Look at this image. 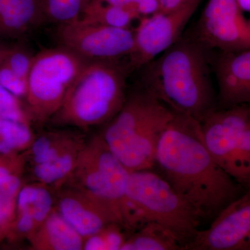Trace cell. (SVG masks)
<instances>
[{"instance_id": "cell-25", "label": "cell", "mask_w": 250, "mask_h": 250, "mask_svg": "<svg viewBox=\"0 0 250 250\" xmlns=\"http://www.w3.org/2000/svg\"><path fill=\"white\" fill-rule=\"evenodd\" d=\"M29 116L23 110L19 98L0 85V118L28 124Z\"/></svg>"}, {"instance_id": "cell-38", "label": "cell", "mask_w": 250, "mask_h": 250, "mask_svg": "<svg viewBox=\"0 0 250 250\" xmlns=\"http://www.w3.org/2000/svg\"><path fill=\"white\" fill-rule=\"evenodd\" d=\"M248 104H249V106H250V103H248Z\"/></svg>"}, {"instance_id": "cell-6", "label": "cell", "mask_w": 250, "mask_h": 250, "mask_svg": "<svg viewBox=\"0 0 250 250\" xmlns=\"http://www.w3.org/2000/svg\"><path fill=\"white\" fill-rule=\"evenodd\" d=\"M129 173L100 136L83 145L70 175L77 189L109 205L121 216L125 228L134 229L126 196Z\"/></svg>"}, {"instance_id": "cell-27", "label": "cell", "mask_w": 250, "mask_h": 250, "mask_svg": "<svg viewBox=\"0 0 250 250\" xmlns=\"http://www.w3.org/2000/svg\"><path fill=\"white\" fill-rule=\"evenodd\" d=\"M21 188V180L9 174L0 179V192L6 196L15 198Z\"/></svg>"}, {"instance_id": "cell-21", "label": "cell", "mask_w": 250, "mask_h": 250, "mask_svg": "<svg viewBox=\"0 0 250 250\" xmlns=\"http://www.w3.org/2000/svg\"><path fill=\"white\" fill-rule=\"evenodd\" d=\"M82 146L70 149L47 162L36 164L34 170L36 177L43 184H52L70 175Z\"/></svg>"}, {"instance_id": "cell-1", "label": "cell", "mask_w": 250, "mask_h": 250, "mask_svg": "<svg viewBox=\"0 0 250 250\" xmlns=\"http://www.w3.org/2000/svg\"><path fill=\"white\" fill-rule=\"evenodd\" d=\"M154 170L210 223L246 190L229 175L206 147L199 121L176 113L158 143Z\"/></svg>"}, {"instance_id": "cell-8", "label": "cell", "mask_w": 250, "mask_h": 250, "mask_svg": "<svg viewBox=\"0 0 250 250\" xmlns=\"http://www.w3.org/2000/svg\"><path fill=\"white\" fill-rule=\"evenodd\" d=\"M88 62L61 46L36 54L28 77L26 95L30 116L37 122L52 118Z\"/></svg>"}, {"instance_id": "cell-28", "label": "cell", "mask_w": 250, "mask_h": 250, "mask_svg": "<svg viewBox=\"0 0 250 250\" xmlns=\"http://www.w3.org/2000/svg\"><path fill=\"white\" fill-rule=\"evenodd\" d=\"M140 17H148L159 12V0H141L134 4Z\"/></svg>"}, {"instance_id": "cell-11", "label": "cell", "mask_w": 250, "mask_h": 250, "mask_svg": "<svg viewBox=\"0 0 250 250\" xmlns=\"http://www.w3.org/2000/svg\"><path fill=\"white\" fill-rule=\"evenodd\" d=\"M191 31L212 51L238 52L250 48L249 26L236 0H208Z\"/></svg>"}, {"instance_id": "cell-9", "label": "cell", "mask_w": 250, "mask_h": 250, "mask_svg": "<svg viewBox=\"0 0 250 250\" xmlns=\"http://www.w3.org/2000/svg\"><path fill=\"white\" fill-rule=\"evenodd\" d=\"M59 46L89 61L127 58L134 48V29L108 27L82 19L57 25Z\"/></svg>"}, {"instance_id": "cell-32", "label": "cell", "mask_w": 250, "mask_h": 250, "mask_svg": "<svg viewBox=\"0 0 250 250\" xmlns=\"http://www.w3.org/2000/svg\"><path fill=\"white\" fill-rule=\"evenodd\" d=\"M108 4L118 5V6H129L136 4L141 0H104Z\"/></svg>"}, {"instance_id": "cell-23", "label": "cell", "mask_w": 250, "mask_h": 250, "mask_svg": "<svg viewBox=\"0 0 250 250\" xmlns=\"http://www.w3.org/2000/svg\"><path fill=\"white\" fill-rule=\"evenodd\" d=\"M31 139L32 134L27 123L0 118V141L14 149L25 147Z\"/></svg>"}, {"instance_id": "cell-10", "label": "cell", "mask_w": 250, "mask_h": 250, "mask_svg": "<svg viewBox=\"0 0 250 250\" xmlns=\"http://www.w3.org/2000/svg\"><path fill=\"white\" fill-rule=\"evenodd\" d=\"M202 0H188L170 12H158L139 20L134 29V48L126 58L131 74L165 52L183 35Z\"/></svg>"}, {"instance_id": "cell-37", "label": "cell", "mask_w": 250, "mask_h": 250, "mask_svg": "<svg viewBox=\"0 0 250 250\" xmlns=\"http://www.w3.org/2000/svg\"><path fill=\"white\" fill-rule=\"evenodd\" d=\"M248 26H249L250 30V21H248Z\"/></svg>"}, {"instance_id": "cell-22", "label": "cell", "mask_w": 250, "mask_h": 250, "mask_svg": "<svg viewBox=\"0 0 250 250\" xmlns=\"http://www.w3.org/2000/svg\"><path fill=\"white\" fill-rule=\"evenodd\" d=\"M121 227L123 226L120 224H111L98 233L85 238L83 250H121L126 239L121 231Z\"/></svg>"}, {"instance_id": "cell-31", "label": "cell", "mask_w": 250, "mask_h": 250, "mask_svg": "<svg viewBox=\"0 0 250 250\" xmlns=\"http://www.w3.org/2000/svg\"><path fill=\"white\" fill-rule=\"evenodd\" d=\"M187 0H159V12L167 13L178 9Z\"/></svg>"}, {"instance_id": "cell-5", "label": "cell", "mask_w": 250, "mask_h": 250, "mask_svg": "<svg viewBox=\"0 0 250 250\" xmlns=\"http://www.w3.org/2000/svg\"><path fill=\"white\" fill-rule=\"evenodd\" d=\"M126 196L138 228L155 222L170 230L184 250L200 230L195 210L154 169L130 172Z\"/></svg>"}, {"instance_id": "cell-26", "label": "cell", "mask_w": 250, "mask_h": 250, "mask_svg": "<svg viewBox=\"0 0 250 250\" xmlns=\"http://www.w3.org/2000/svg\"><path fill=\"white\" fill-rule=\"evenodd\" d=\"M0 85L18 98L27 95V81L18 77L4 64L0 67Z\"/></svg>"}, {"instance_id": "cell-33", "label": "cell", "mask_w": 250, "mask_h": 250, "mask_svg": "<svg viewBox=\"0 0 250 250\" xmlns=\"http://www.w3.org/2000/svg\"><path fill=\"white\" fill-rule=\"evenodd\" d=\"M10 46L4 45V44L0 42V67L4 63L5 58H6V54L9 50Z\"/></svg>"}, {"instance_id": "cell-34", "label": "cell", "mask_w": 250, "mask_h": 250, "mask_svg": "<svg viewBox=\"0 0 250 250\" xmlns=\"http://www.w3.org/2000/svg\"><path fill=\"white\" fill-rule=\"evenodd\" d=\"M14 150L12 147L4 141H0V153L2 154H9Z\"/></svg>"}, {"instance_id": "cell-29", "label": "cell", "mask_w": 250, "mask_h": 250, "mask_svg": "<svg viewBox=\"0 0 250 250\" xmlns=\"http://www.w3.org/2000/svg\"><path fill=\"white\" fill-rule=\"evenodd\" d=\"M15 208L14 198L4 195L0 200V225L11 218Z\"/></svg>"}, {"instance_id": "cell-35", "label": "cell", "mask_w": 250, "mask_h": 250, "mask_svg": "<svg viewBox=\"0 0 250 250\" xmlns=\"http://www.w3.org/2000/svg\"><path fill=\"white\" fill-rule=\"evenodd\" d=\"M242 11L250 12V0H236Z\"/></svg>"}, {"instance_id": "cell-15", "label": "cell", "mask_w": 250, "mask_h": 250, "mask_svg": "<svg viewBox=\"0 0 250 250\" xmlns=\"http://www.w3.org/2000/svg\"><path fill=\"white\" fill-rule=\"evenodd\" d=\"M46 24L41 0H0V39H21Z\"/></svg>"}, {"instance_id": "cell-2", "label": "cell", "mask_w": 250, "mask_h": 250, "mask_svg": "<svg viewBox=\"0 0 250 250\" xmlns=\"http://www.w3.org/2000/svg\"><path fill=\"white\" fill-rule=\"evenodd\" d=\"M210 50L191 30L135 72L138 82L176 113L201 123L218 108Z\"/></svg>"}, {"instance_id": "cell-36", "label": "cell", "mask_w": 250, "mask_h": 250, "mask_svg": "<svg viewBox=\"0 0 250 250\" xmlns=\"http://www.w3.org/2000/svg\"><path fill=\"white\" fill-rule=\"evenodd\" d=\"M9 174L10 173L7 169L5 168L3 166H0V179L2 178V177H4V176L7 175V174Z\"/></svg>"}, {"instance_id": "cell-16", "label": "cell", "mask_w": 250, "mask_h": 250, "mask_svg": "<svg viewBox=\"0 0 250 250\" xmlns=\"http://www.w3.org/2000/svg\"><path fill=\"white\" fill-rule=\"evenodd\" d=\"M84 238L59 212L52 210L34 232L33 246L37 250H83Z\"/></svg>"}, {"instance_id": "cell-17", "label": "cell", "mask_w": 250, "mask_h": 250, "mask_svg": "<svg viewBox=\"0 0 250 250\" xmlns=\"http://www.w3.org/2000/svg\"><path fill=\"white\" fill-rule=\"evenodd\" d=\"M182 245L165 227L146 222L137 232L131 235L122 246L121 250H180Z\"/></svg>"}, {"instance_id": "cell-7", "label": "cell", "mask_w": 250, "mask_h": 250, "mask_svg": "<svg viewBox=\"0 0 250 250\" xmlns=\"http://www.w3.org/2000/svg\"><path fill=\"white\" fill-rule=\"evenodd\" d=\"M200 125L204 143L215 162L241 187L250 190L249 104L217 108Z\"/></svg>"}, {"instance_id": "cell-12", "label": "cell", "mask_w": 250, "mask_h": 250, "mask_svg": "<svg viewBox=\"0 0 250 250\" xmlns=\"http://www.w3.org/2000/svg\"><path fill=\"white\" fill-rule=\"evenodd\" d=\"M185 250H250V190L199 230Z\"/></svg>"}, {"instance_id": "cell-3", "label": "cell", "mask_w": 250, "mask_h": 250, "mask_svg": "<svg viewBox=\"0 0 250 250\" xmlns=\"http://www.w3.org/2000/svg\"><path fill=\"white\" fill-rule=\"evenodd\" d=\"M174 114L137 82L102 137L130 172L153 169L158 143Z\"/></svg>"}, {"instance_id": "cell-4", "label": "cell", "mask_w": 250, "mask_h": 250, "mask_svg": "<svg viewBox=\"0 0 250 250\" xmlns=\"http://www.w3.org/2000/svg\"><path fill=\"white\" fill-rule=\"evenodd\" d=\"M130 75L126 58L88 62L52 117L54 123L82 129L108 123L126 100Z\"/></svg>"}, {"instance_id": "cell-19", "label": "cell", "mask_w": 250, "mask_h": 250, "mask_svg": "<svg viewBox=\"0 0 250 250\" xmlns=\"http://www.w3.org/2000/svg\"><path fill=\"white\" fill-rule=\"evenodd\" d=\"M52 195L45 188L24 187L18 193V208L20 214L30 217L39 226L52 212Z\"/></svg>"}, {"instance_id": "cell-14", "label": "cell", "mask_w": 250, "mask_h": 250, "mask_svg": "<svg viewBox=\"0 0 250 250\" xmlns=\"http://www.w3.org/2000/svg\"><path fill=\"white\" fill-rule=\"evenodd\" d=\"M58 205L60 214L84 239L111 224L124 227L111 207L78 189L62 195Z\"/></svg>"}, {"instance_id": "cell-24", "label": "cell", "mask_w": 250, "mask_h": 250, "mask_svg": "<svg viewBox=\"0 0 250 250\" xmlns=\"http://www.w3.org/2000/svg\"><path fill=\"white\" fill-rule=\"evenodd\" d=\"M34 56L22 45L10 46L3 64L18 77L27 81Z\"/></svg>"}, {"instance_id": "cell-18", "label": "cell", "mask_w": 250, "mask_h": 250, "mask_svg": "<svg viewBox=\"0 0 250 250\" xmlns=\"http://www.w3.org/2000/svg\"><path fill=\"white\" fill-rule=\"evenodd\" d=\"M141 18L134 4L118 6L104 0H95L81 17L86 22L119 28H131L133 22Z\"/></svg>"}, {"instance_id": "cell-30", "label": "cell", "mask_w": 250, "mask_h": 250, "mask_svg": "<svg viewBox=\"0 0 250 250\" xmlns=\"http://www.w3.org/2000/svg\"><path fill=\"white\" fill-rule=\"evenodd\" d=\"M39 227V225L30 217L27 215L20 214L17 228L21 232L34 233Z\"/></svg>"}, {"instance_id": "cell-13", "label": "cell", "mask_w": 250, "mask_h": 250, "mask_svg": "<svg viewBox=\"0 0 250 250\" xmlns=\"http://www.w3.org/2000/svg\"><path fill=\"white\" fill-rule=\"evenodd\" d=\"M212 68L218 85V108L250 102V48L213 54Z\"/></svg>"}, {"instance_id": "cell-20", "label": "cell", "mask_w": 250, "mask_h": 250, "mask_svg": "<svg viewBox=\"0 0 250 250\" xmlns=\"http://www.w3.org/2000/svg\"><path fill=\"white\" fill-rule=\"evenodd\" d=\"M46 24H59L80 19L95 0H41Z\"/></svg>"}]
</instances>
